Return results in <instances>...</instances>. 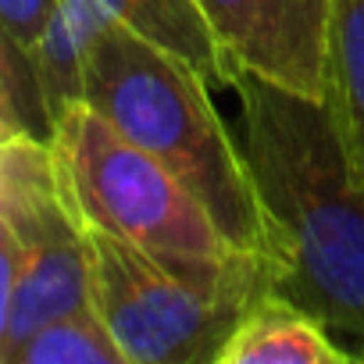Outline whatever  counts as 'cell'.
Listing matches in <instances>:
<instances>
[{
    "instance_id": "8fae6325",
    "label": "cell",
    "mask_w": 364,
    "mask_h": 364,
    "mask_svg": "<svg viewBox=\"0 0 364 364\" xmlns=\"http://www.w3.org/2000/svg\"><path fill=\"white\" fill-rule=\"evenodd\" d=\"M11 132L54 143V118L36 58L11 43H0V136Z\"/></svg>"
},
{
    "instance_id": "5b68a950",
    "label": "cell",
    "mask_w": 364,
    "mask_h": 364,
    "mask_svg": "<svg viewBox=\"0 0 364 364\" xmlns=\"http://www.w3.org/2000/svg\"><path fill=\"white\" fill-rule=\"evenodd\" d=\"M54 150L68 197L86 225L164 254H240L229 247L208 208L86 100L58 122Z\"/></svg>"
},
{
    "instance_id": "8992f818",
    "label": "cell",
    "mask_w": 364,
    "mask_h": 364,
    "mask_svg": "<svg viewBox=\"0 0 364 364\" xmlns=\"http://www.w3.org/2000/svg\"><path fill=\"white\" fill-rule=\"evenodd\" d=\"M222 58L240 75L325 100L336 0H197Z\"/></svg>"
},
{
    "instance_id": "ba28073f",
    "label": "cell",
    "mask_w": 364,
    "mask_h": 364,
    "mask_svg": "<svg viewBox=\"0 0 364 364\" xmlns=\"http://www.w3.org/2000/svg\"><path fill=\"white\" fill-rule=\"evenodd\" d=\"M100 4L118 26L197 68L211 90H236V79L197 0H100Z\"/></svg>"
},
{
    "instance_id": "7a4b0ae2",
    "label": "cell",
    "mask_w": 364,
    "mask_h": 364,
    "mask_svg": "<svg viewBox=\"0 0 364 364\" xmlns=\"http://www.w3.org/2000/svg\"><path fill=\"white\" fill-rule=\"evenodd\" d=\"M82 100L157 157L208 208L232 250L275 261L243 143L215 111L197 68L111 22L86 54Z\"/></svg>"
},
{
    "instance_id": "30bf717a",
    "label": "cell",
    "mask_w": 364,
    "mask_h": 364,
    "mask_svg": "<svg viewBox=\"0 0 364 364\" xmlns=\"http://www.w3.org/2000/svg\"><path fill=\"white\" fill-rule=\"evenodd\" d=\"M0 364H129V357L93 304L40 325Z\"/></svg>"
},
{
    "instance_id": "9c48e42d",
    "label": "cell",
    "mask_w": 364,
    "mask_h": 364,
    "mask_svg": "<svg viewBox=\"0 0 364 364\" xmlns=\"http://www.w3.org/2000/svg\"><path fill=\"white\" fill-rule=\"evenodd\" d=\"M325 100L350 154L353 175L364 186V0L332 4V75Z\"/></svg>"
},
{
    "instance_id": "3957f363",
    "label": "cell",
    "mask_w": 364,
    "mask_h": 364,
    "mask_svg": "<svg viewBox=\"0 0 364 364\" xmlns=\"http://www.w3.org/2000/svg\"><path fill=\"white\" fill-rule=\"evenodd\" d=\"M93 304L129 364H218L247 307L275 289V261L261 254H164L86 225Z\"/></svg>"
},
{
    "instance_id": "277c9868",
    "label": "cell",
    "mask_w": 364,
    "mask_h": 364,
    "mask_svg": "<svg viewBox=\"0 0 364 364\" xmlns=\"http://www.w3.org/2000/svg\"><path fill=\"white\" fill-rule=\"evenodd\" d=\"M93 307V250L54 143L0 136V360L40 325Z\"/></svg>"
},
{
    "instance_id": "7c38bea8",
    "label": "cell",
    "mask_w": 364,
    "mask_h": 364,
    "mask_svg": "<svg viewBox=\"0 0 364 364\" xmlns=\"http://www.w3.org/2000/svg\"><path fill=\"white\" fill-rule=\"evenodd\" d=\"M58 0H0V43L36 54Z\"/></svg>"
},
{
    "instance_id": "52a82bcc",
    "label": "cell",
    "mask_w": 364,
    "mask_h": 364,
    "mask_svg": "<svg viewBox=\"0 0 364 364\" xmlns=\"http://www.w3.org/2000/svg\"><path fill=\"white\" fill-rule=\"evenodd\" d=\"M353 353L300 304L286 293H261L229 343L222 346L218 364H350Z\"/></svg>"
},
{
    "instance_id": "6da1fadb",
    "label": "cell",
    "mask_w": 364,
    "mask_h": 364,
    "mask_svg": "<svg viewBox=\"0 0 364 364\" xmlns=\"http://www.w3.org/2000/svg\"><path fill=\"white\" fill-rule=\"evenodd\" d=\"M243 154L261 197L275 289L364 360V186L328 100L257 75L236 82Z\"/></svg>"
}]
</instances>
